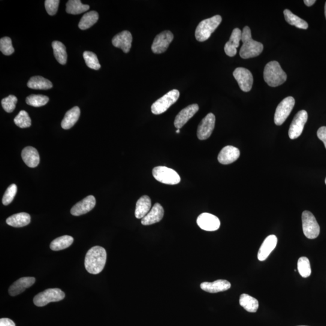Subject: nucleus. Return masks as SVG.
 <instances>
[{"mask_svg":"<svg viewBox=\"0 0 326 326\" xmlns=\"http://www.w3.org/2000/svg\"><path fill=\"white\" fill-rule=\"evenodd\" d=\"M107 261V252L104 248L96 246L87 252L85 259V267L89 273L98 274L101 273Z\"/></svg>","mask_w":326,"mask_h":326,"instance_id":"f257e3e1","label":"nucleus"},{"mask_svg":"<svg viewBox=\"0 0 326 326\" xmlns=\"http://www.w3.org/2000/svg\"><path fill=\"white\" fill-rule=\"evenodd\" d=\"M241 41L243 42L239 53L241 58L249 59L258 56L264 50V45L261 42L253 40L249 27H244Z\"/></svg>","mask_w":326,"mask_h":326,"instance_id":"f03ea898","label":"nucleus"},{"mask_svg":"<svg viewBox=\"0 0 326 326\" xmlns=\"http://www.w3.org/2000/svg\"><path fill=\"white\" fill-rule=\"evenodd\" d=\"M264 80L271 87H276L287 79L286 72L283 70L280 63L277 61H271L266 65L264 72Z\"/></svg>","mask_w":326,"mask_h":326,"instance_id":"7ed1b4c3","label":"nucleus"},{"mask_svg":"<svg viewBox=\"0 0 326 326\" xmlns=\"http://www.w3.org/2000/svg\"><path fill=\"white\" fill-rule=\"evenodd\" d=\"M222 22V17L215 15L199 23L195 31V38L199 42L207 41Z\"/></svg>","mask_w":326,"mask_h":326,"instance_id":"20e7f679","label":"nucleus"},{"mask_svg":"<svg viewBox=\"0 0 326 326\" xmlns=\"http://www.w3.org/2000/svg\"><path fill=\"white\" fill-rule=\"evenodd\" d=\"M180 97V92L177 90L170 91L162 98L157 100L151 107L152 113L159 115L165 113L172 105L178 101Z\"/></svg>","mask_w":326,"mask_h":326,"instance_id":"39448f33","label":"nucleus"},{"mask_svg":"<svg viewBox=\"0 0 326 326\" xmlns=\"http://www.w3.org/2000/svg\"><path fill=\"white\" fill-rule=\"evenodd\" d=\"M65 293L60 289H47L36 295L33 298V303L36 306L42 307L46 306L51 302L61 301L65 298Z\"/></svg>","mask_w":326,"mask_h":326,"instance_id":"423d86ee","label":"nucleus"},{"mask_svg":"<svg viewBox=\"0 0 326 326\" xmlns=\"http://www.w3.org/2000/svg\"><path fill=\"white\" fill-rule=\"evenodd\" d=\"M152 175L159 182L169 185H175L180 183L181 181L180 175L176 171L165 166H158L154 168Z\"/></svg>","mask_w":326,"mask_h":326,"instance_id":"0eeeda50","label":"nucleus"},{"mask_svg":"<svg viewBox=\"0 0 326 326\" xmlns=\"http://www.w3.org/2000/svg\"><path fill=\"white\" fill-rule=\"evenodd\" d=\"M302 224L305 236L313 239L318 236L320 228L315 216L309 211H304L302 213Z\"/></svg>","mask_w":326,"mask_h":326,"instance_id":"6e6552de","label":"nucleus"},{"mask_svg":"<svg viewBox=\"0 0 326 326\" xmlns=\"http://www.w3.org/2000/svg\"><path fill=\"white\" fill-rule=\"evenodd\" d=\"M295 105V99L291 96L284 99L276 108L274 115V123L277 126L282 125L291 114Z\"/></svg>","mask_w":326,"mask_h":326,"instance_id":"1a4fd4ad","label":"nucleus"},{"mask_svg":"<svg viewBox=\"0 0 326 326\" xmlns=\"http://www.w3.org/2000/svg\"><path fill=\"white\" fill-rule=\"evenodd\" d=\"M307 118L308 115L306 111L301 110L298 112L289 127L288 134L290 138L294 140L300 137L303 132L305 124L307 122Z\"/></svg>","mask_w":326,"mask_h":326,"instance_id":"9d476101","label":"nucleus"},{"mask_svg":"<svg viewBox=\"0 0 326 326\" xmlns=\"http://www.w3.org/2000/svg\"><path fill=\"white\" fill-rule=\"evenodd\" d=\"M233 76L243 92H249L252 90L253 76L249 69L243 67L235 68L233 72Z\"/></svg>","mask_w":326,"mask_h":326,"instance_id":"9b49d317","label":"nucleus"},{"mask_svg":"<svg viewBox=\"0 0 326 326\" xmlns=\"http://www.w3.org/2000/svg\"><path fill=\"white\" fill-rule=\"evenodd\" d=\"M174 39V35L171 31H166L160 33L157 35L152 45V50L154 53L161 54L165 52L169 45Z\"/></svg>","mask_w":326,"mask_h":326,"instance_id":"f8f14e48","label":"nucleus"},{"mask_svg":"<svg viewBox=\"0 0 326 326\" xmlns=\"http://www.w3.org/2000/svg\"><path fill=\"white\" fill-rule=\"evenodd\" d=\"M216 118L212 113H209L202 120L198 127L197 136L199 140H205L212 134L215 126Z\"/></svg>","mask_w":326,"mask_h":326,"instance_id":"ddd939ff","label":"nucleus"},{"mask_svg":"<svg viewBox=\"0 0 326 326\" xmlns=\"http://www.w3.org/2000/svg\"><path fill=\"white\" fill-rule=\"evenodd\" d=\"M197 223L199 227L207 231H216L220 225L218 217L207 213H202L198 216Z\"/></svg>","mask_w":326,"mask_h":326,"instance_id":"4468645a","label":"nucleus"},{"mask_svg":"<svg viewBox=\"0 0 326 326\" xmlns=\"http://www.w3.org/2000/svg\"><path fill=\"white\" fill-rule=\"evenodd\" d=\"M198 110L199 106L197 104L190 105L181 110L175 117L174 121L175 128L180 129L182 128Z\"/></svg>","mask_w":326,"mask_h":326,"instance_id":"2eb2a0df","label":"nucleus"},{"mask_svg":"<svg viewBox=\"0 0 326 326\" xmlns=\"http://www.w3.org/2000/svg\"><path fill=\"white\" fill-rule=\"evenodd\" d=\"M96 205V199L95 196L90 195L87 196L83 200L77 202L72 207L71 213L72 215L78 216L89 213L92 210Z\"/></svg>","mask_w":326,"mask_h":326,"instance_id":"dca6fc26","label":"nucleus"},{"mask_svg":"<svg viewBox=\"0 0 326 326\" xmlns=\"http://www.w3.org/2000/svg\"><path fill=\"white\" fill-rule=\"evenodd\" d=\"M132 42L131 33L129 31H123L116 35L113 38L112 43L115 47L121 48L124 53H129Z\"/></svg>","mask_w":326,"mask_h":326,"instance_id":"f3484780","label":"nucleus"},{"mask_svg":"<svg viewBox=\"0 0 326 326\" xmlns=\"http://www.w3.org/2000/svg\"><path fill=\"white\" fill-rule=\"evenodd\" d=\"M240 156V150L232 146L223 148L219 153L217 159L220 164L229 165L236 161Z\"/></svg>","mask_w":326,"mask_h":326,"instance_id":"a211bd4d","label":"nucleus"},{"mask_svg":"<svg viewBox=\"0 0 326 326\" xmlns=\"http://www.w3.org/2000/svg\"><path fill=\"white\" fill-rule=\"evenodd\" d=\"M242 32L239 29L235 28L232 30L230 38L226 42L224 47L225 52L226 55L233 57L237 53V48L239 46L240 41L241 39Z\"/></svg>","mask_w":326,"mask_h":326,"instance_id":"6ab92c4d","label":"nucleus"},{"mask_svg":"<svg viewBox=\"0 0 326 326\" xmlns=\"http://www.w3.org/2000/svg\"><path fill=\"white\" fill-rule=\"evenodd\" d=\"M277 238L275 235H270L265 238L259 250L258 258L260 261H264L276 247Z\"/></svg>","mask_w":326,"mask_h":326,"instance_id":"aec40b11","label":"nucleus"},{"mask_svg":"<svg viewBox=\"0 0 326 326\" xmlns=\"http://www.w3.org/2000/svg\"><path fill=\"white\" fill-rule=\"evenodd\" d=\"M164 216V209L161 204L156 203L149 212L141 219L143 225H150L161 221Z\"/></svg>","mask_w":326,"mask_h":326,"instance_id":"412c9836","label":"nucleus"},{"mask_svg":"<svg viewBox=\"0 0 326 326\" xmlns=\"http://www.w3.org/2000/svg\"><path fill=\"white\" fill-rule=\"evenodd\" d=\"M36 281L34 277H22L12 284L9 289V293L11 296H16L21 294L27 288L32 286Z\"/></svg>","mask_w":326,"mask_h":326,"instance_id":"4be33fe9","label":"nucleus"},{"mask_svg":"<svg viewBox=\"0 0 326 326\" xmlns=\"http://www.w3.org/2000/svg\"><path fill=\"white\" fill-rule=\"evenodd\" d=\"M203 291L210 293H217L227 291L231 288V283L225 280H217L213 282H204L201 284Z\"/></svg>","mask_w":326,"mask_h":326,"instance_id":"5701e85b","label":"nucleus"},{"mask_svg":"<svg viewBox=\"0 0 326 326\" xmlns=\"http://www.w3.org/2000/svg\"><path fill=\"white\" fill-rule=\"evenodd\" d=\"M21 156L24 162L29 168H36L40 161V157L38 150L33 147L28 146L24 148L21 152Z\"/></svg>","mask_w":326,"mask_h":326,"instance_id":"b1692460","label":"nucleus"},{"mask_svg":"<svg viewBox=\"0 0 326 326\" xmlns=\"http://www.w3.org/2000/svg\"><path fill=\"white\" fill-rule=\"evenodd\" d=\"M150 198L149 196L144 195L138 199L136 204L135 216L137 219H143L151 210Z\"/></svg>","mask_w":326,"mask_h":326,"instance_id":"393cba45","label":"nucleus"},{"mask_svg":"<svg viewBox=\"0 0 326 326\" xmlns=\"http://www.w3.org/2000/svg\"><path fill=\"white\" fill-rule=\"evenodd\" d=\"M80 110L78 107H74L66 112L62 121L61 126L63 129L72 128L79 119Z\"/></svg>","mask_w":326,"mask_h":326,"instance_id":"a878e982","label":"nucleus"},{"mask_svg":"<svg viewBox=\"0 0 326 326\" xmlns=\"http://www.w3.org/2000/svg\"><path fill=\"white\" fill-rule=\"evenodd\" d=\"M30 220H31V217L29 214L20 213L9 217L6 220V223L13 227L20 228L29 225Z\"/></svg>","mask_w":326,"mask_h":326,"instance_id":"bb28decb","label":"nucleus"},{"mask_svg":"<svg viewBox=\"0 0 326 326\" xmlns=\"http://www.w3.org/2000/svg\"><path fill=\"white\" fill-rule=\"evenodd\" d=\"M27 87L34 90H49L53 87V84L47 78L36 75L30 78Z\"/></svg>","mask_w":326,"mask_h":326,"instance_id":"cd10ccee","label":"nucleus"},{"mask_svg":"<svg viewBox=\"0 0 326 326\" xmlns=\"http://www.w3.org/2000/svg\"><path fill=\"white\" fill-rule=\"evenodd\" d=\"M239 303L248 312L255 313L259 308V301L249 295L243 294L240 295Z\"/></svg>","mask_w":326,"mask_h":326,"instance_id":"c85d7f7f","label":"nucleus"},{"mask_svg":"<svg viewBox=\"0 0 326 326\" xmlns=\"http://www.w3.org/2000/svg\"><path fill=\"white\" fill-rule=\"evenodd\" d=\"M74 238L70 235H65L55 238L50 243V249L53 251H60L67 249L73 243Z\"/></svg>","mask_w":326,"mask_h":326,"instance_id":"c756f323","label":"nucleus"},{"mask_svg":"<svg viewBox=\"0 0 326 326\" xmlns=\"http://www.w3.org/2000/svg\"><path fill=\"white\" fill-rule=\"evenodd\" d=\"M283 14L286 22L289 24L290 25L294 26L301 29H307L308 28L309 26H308L306 21L302 20L301 18L293 14L289 9H285L283 12Z\"/></svg>","mask_w":326,"mask_h":326,"instance_id":"7c9ffc66","label":"nucleus"},{"mask_svg":"<svg viewBox=\"0 0 326 326\" xmlns=\"http://www.w3.org/2000/svg\"><path fill=\"white\" fill-rule=\"evenodd\" d=\"M90 6L83 5L80 0H69L66 5V11L68 14L78 15L89 10Z\"/></svg>","mask_w":326,"mask_h":326,"instance_id":"2f4dec72","label":"nucleus"},{"mask_svg":"<svg viewBox=\"0 0 326 326\" xmlns=\"http://www.w3.org/2000/svg\"><path fill=\"white\" fill-rule=\"evenodd\" d=\"M99 17L98 12L96 11L87 12L81 18L80 22L78 23V27L81 30L89 29L98 22Z\"/></svg>","mask_w":326,"mask_h":326,"instance_id":"473e14b6","label":"nucleus"},{"mask_svg":"<svg viewBox=\"0 0 326 326\" xmlns=\"http://www.w3.org/2000/svg\"><path fill=\"white\" fill-rule=\"evenodd\" d=\"M52 47L54 57L60 64L65 65L67 60L66 48L62 42L55 41L52 42Z\"/></svg>","mask_w":326,"mask_h":326,"instance_id":"72a5a7b5","label":"nucleus"},{"mask_svg":"<svg viewBox=\"0 0 326 326\" xmlns=\"http://www.w3.org/2000/svg\"><path fill=\"white\" fill-rule=\"evenodd\" d=\"M49 98L46 96L41 95H32L26 98V102L27 105L34 107H41L47 104Z\"/></svg>","mask_w":326,"mask_h":326,"instance_id":"f704fd0d","label":"nucleus"},{"mask_svg":"<svg viewBox=\"0 0 326 326\" xmlns=\"http://www.w3.org/2000/svg\"><path fill=\"white\" fill-rule=\"evenodd\" d=\"M85 61L86 64L89 68L98 70L101 67L100 64L98 56L95 53L92 52V51H85L83 54Z\"/></svg>","mask_w":326,"mask_h":326,"instance_id":"c9c22d12","label":"nucleus"},{"mask_svg":"<svg viewBox=\"0 0 326 326\" xmlns=\"http://www.w3.org/2000/svg\"><path fill=\"white\" fill-rule=\"evenodd\" d=\"M15 125L20 128H29L32 125L31 119L26 111H21L14 119Z\"/></svg>","mask_w":326,"mask_h":326,"instance_id":"e433bc0d","label":"nucleus"},{"mask_svg":"<svg viewBox=\"0 0 326 326\" xmlns=\"http://www.w3.org/2000/svg\"><path fill=\"white\" fill-rule=\"evenodd\" d=\"M298 270L301 277L307 278L311 274V268L309 259L306 257H301L298 261Z\"/></svg>","mask_w":326,"mask_h":326,"instance_id":"4c0bfd02","label":"nucleus"},{"mask_svg":"<svg viewBox=\"0 0 326 326\" xmlns=\"http://www.w3.org/2000/svg\"><path fill=\"white\" fill-rule=\"evenodd\" d=\"M0 50L6 56H10L14 53V48L12 46L10 38L6 36L0 39Z\"/></svg>","mask_w":326,"mask_h":326,"instance_id":"58836bf2","label":"nucleus"},{"mask_svg":"<svg viewBox=\"0 0 326 326\" xmlns=\"http://www.w3.org/2000/svg\"><path fill=\"white\" fill-rule=\"evenodd\" d=\"M18 99L16 96L10 95L2 101V105L5 111L8 113L13 112L16 107Z\"/></svg>","mask_w":326,"mask_h":326,"instance_id":"ea45409f","label":"nucleus"},{"mask_svg":"<svg viewBox=\"0 0 326 326\" xmlns=\"http://www.w3.org/2000/svg\"><path fill=\"white\" fill-rule=\"evenodd\" d=\"M17 193V186L16 184H12L8 187L3 196V204L5 205L10 204Z\"/></svg>","mask_w":326,"mask_h":326,"instance_id":"a19ab883","label":"nucleus"},{"mask_svg":"<svg viewBox=\"0 0 326 326\" xmlns=\"http://www.w3.org/2000/svg\"><path fill=\"white\" fill-rule=\"evenodd\" d=\"M60 2L59 0H46L45 8L48 15H54L57 13Z\"/></svg>","mask_w":326,"mask_h":326,"instance_id":"79ce46f5","label":"nucleus"},{"mask_svg":"<svg viewBox=\"0 0 326 326\" xmlns=\"http://www.w3.org/2000/svg\"><path fill=\"white\" fill-rule=\"evenodd\" d=\"M317 136L323 142L326 149V126H322L317 131Z\"/></svg>","mask_w":326,"mask_h":326,"instance_id":"37998d69","label":"nucleus"},{"mask_svg":"<svg viewBox=\"0 0 326 326\" xmlns=\"http://www.w3.org/2000/svg\"><path fill=\"white\" fill-rule=\"evenodd\" d=\"M0 326H16L15 322L9 318L0 319Z\"/></svg>","mask_w":326,"mask_h":326,"instance_id":"c03bdc74","label":"nucleus"},{"mask_svg":"<svg viewBox=\"0 0 326 326\" xmlns=\"http://www.w3.org/2000/svg\"><path fill=\"white\" fill-rule=\"evenodd\" d=\"M315 0H304V4L308 6V7L312 6V5L315 4Z\"/></svg>","mask_w":326,"mask_h":326,"instance_id":"a18cd8bd","label":"nucleus"},{"mask_svg":"<svg viewBox=\"0 0 326 326\" xmlns=\"http://www.w3.org/2000/svg\"><path fill=\"white\" fill-rule=\"evenodd\" d=\"M324 14H325V18H326V2H325V8H324Z\"/></svg>","mask_w":326,"mask_h":326,"instance_id":"49530a36","label":"nucleus"},{"mask_svg":"<svg viewBox=\"0 0 326 326\" xmlns=\"http://www.w3.org/2000/svg\"><path fill=\"white\" fill-rule=\"evenodd\" d=\"M176 132L177 133V134H179V133L180 132V129H177Z\"/></svg>","mask_w":326,"mask_h":326,"instance_id":"de8ad7c7","label":"nucleus"},{"mask_svg":"<svg viewBox=\"0 0 326 326\" xmlns=\"http://www.w3.org/2000/svg\"><path fill=\"white\" fill-rule=\"evenodd\" d=\"M325 183L326 184V178H325Z\"/></svg>","mask_w":326,"mask_h":326,"instance_id":"09e8293b","label":"nucleus"},{"mask_svg":"<svg viewBox=\"0 0 326 326\" xmlns=\"http://www.w3.org/2000/svg\"><path fill=\"white\" fill-rule=\"evenodd\" d=\"M300 326H306V325H300Z\"/></svg>","mask_w":326,"mask_h":326,"instance_id":"8fccbe9b","label":"nucleus"}]
</instances>
